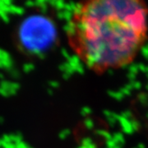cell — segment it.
<instances>
[{"mask_svg": "<svg viewBox=\"0 0 148 148\" xmlns=\"http://www.w3.org/2000/svg\"><path fill=\"white\" fill-rule=\"evenodd\" d=\"M147 36L148 7L139 0L80 3L67 26L70 48L96 74L130 65Z\"/></svg>", "mask_w": 148, "mask_h": 148, "instance_id": "6da1fadb", "label": "cell"}]
</instances>
